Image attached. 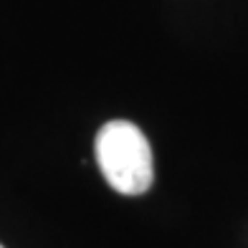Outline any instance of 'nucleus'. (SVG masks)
<instances>
[{
	"label": "nucleus",
	"mask_w": 248,
	"mask_h": 248,
	"mask_svg": "<svg viewBox=\"0 0 248 248\" xmlns=\"http://www.w3.org/2000/svg\"><path fill=\"white\" fill-rule=\"evenodd\" d=\"M96 165L104 180L122 195L147 193L155 180L152 150L144 132L127 119L107 122L99 129L96 142Z\"/></svg>",
	"instance_id": "1"
},
{
	"label": "nucleus",
	"mask_w": 248,
	"mask_h": 248,
	"mask_svg": "<svg viewBox=\"0 0 248 248\" xmlns=\"http://www.w3.org/2000/svg\"><path fill=\"white\" fill-rule=\"evenodd\" d=\"M0 248H3V246H0Z\"/></svg>",
	"instance_id": "2"
}]
</instances>
